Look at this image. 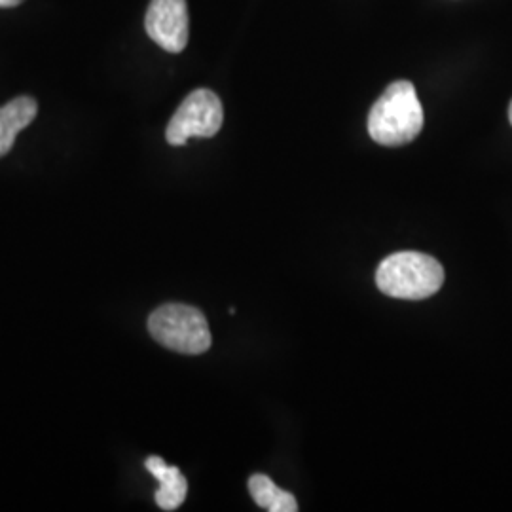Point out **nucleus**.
Here are the masks:
<instances>
[{
    "mask_svg": "<svg viewBox=\"0 0 512 512\" xmlns=\"http://www.w3.org/2000/svg\"><path fill=\"white\" fill-rule=\"evenodd\" d=\"M509 120H511V124H512V103H511V107H509Z\"/></svg>",
    "mask_w": 512,
    "mask_h": 512,
    "instance_id": "nucleus-10",
    "label": "nucleus"
},
{
    "mask_svg": "<svg viewBox=\"0 0 512 512\" xmlns=\"http://www.w3.org/2000/svg\"><path fill=\"white\" fill-rule=\"evenodd\" d=\"M38 105L33 97H16L0 107V158L6 156L18 137L19 131L31 126L37 118Z\"/></svg>",
    "mask_w": 512,
    "mask_h": 512,
    "instance_id": "nucleus-7",
    "label": "nucleus"
},
{
    "mask_svg": "<svg viewBox=\"0 0 512 512\" xmlns=\"http://www.w3.org/2000/svg\"><path fill=\"white\" fill-rule=\"evenodd\" d=\"M145 467L148 473L160 482V488L156 492L158 507L162 511H177L188 494V482L183 473L177 467L167 465L164 459L158 456L148 458Z\"/></svg>",
    "mask_w": 512,
    "mask_h": 512,
    "instance_id": "nucleus-6",
    "label": "nucleus"
},
{
    "mask_svg": "<svg viewBox=\"0 0 512 512\" xmlns=\"http://www.w3.org/2000/svg\"><path fill=\"white\" fill-rule=\"evenodd\" d=\"M224 122L219 95L211 90L190 93L165 129V139L173 147H183L190 137H215Z\"/></svg>",
    "mask_w": 512,
    "mask_h": 512,
    "instance_id": "nucleus-4",
    "label": "nucleus"
},
{
    "mask_svg": "<svg viewBox=\"0 0 512 512\" xmlns=\"http://www.w3.org/2000/svg\"><path fill=\"white\" fill-rule=\"evenodd\" d=\"M423 107L412 82L397 80L385 88L368 114V133L382 147H403L423 129Z\"/></svg>",
    "mask_w": 512,
    "mask_h": 512,
    "instance_id": "nucleus-1",
    "label": "nucleus"
},
{
    "mask_svg": "<svg viewBox=\"0 0 512 512\" xmlns=\"http://www.w3.org/2000/svg\"><path fill=\"white\" fill-rule=\"evenodd\" d=\"M23 2L25 0H0V8H14V6H19Z\"/></svg>",
    "mask_w": 512,
    "mask_h": 512,
    "instance_id": "nucleus-9",
    "label": "nucleus"
},
{
    "mask_svg": "<svg viewBox=\"0 0 512 512\" xmlns=\"http://www.w3.org/2000/svg\"><path fill=\"white\" fill-rule=\"evenodd\" d=\"M147 35L160 48L181 54L188 44V6L186 0H150L145 18Z\"/></svg>",
    "mask_w": 512,
    "mask_h": 512,
    "instance_id": "nucleus-5",
    "label": "nucleus"
},
{
    "mask_svg": "<svg viewBox=\"0 0 512 512\" xmlns=\"http://www.w3.org/2000/svg\"><path fill=\"white\" fill-rule=\"evenodd\" d=\"M152 338L164 348L200 355L211 348V330L202 311L184 304H165L148 317Z\"/></svg>",
    "mask_w": 512,
    "mask_h": 512,
    "instance_id": "nucleus-3",
    "label": "nucleus"
},
{
    "mask_svg": "<svg viewBox=\"0 0 512 512\" xmlns=\"http://www.w3.org/2000/svg\"><path fill=\"white\" fill-rule=\"evenodd\" d=\"M249 492L255 499L256 505L264 511L296 512L298 503L296 497L281 488H277L272 478L266 475H253L249 478Z\"/></svg>",
    "mask_w": 512,
    "mask_h": 512,
    "instance_id": "nucleus-8",
    "label": "nucleus"
},
{
    "mask_svg": "<svg viewBox=\"0 0 512 512\" xmlns=\"http://www.w3.org/2000/svg\"><path fill=\"white\" fill-rule=\"evenodd\" d=\"M376 285L391 298L423 300L442 289L444 268L433 256L418 251H403L387 256L380 262Z\"/></svg>",
    "mask_w": 512,
    "mask_h": 512,
    "instance_id": "nucleus-2",
    "label": "nucleus"
}]
</instances>
